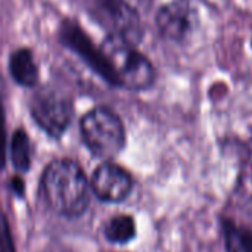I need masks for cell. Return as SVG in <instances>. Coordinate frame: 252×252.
I'll list each match as a JSON object with an SVG mask.
<instances>
[{"label":"cell","mask_w":252,"mask_h":252,"mask_svg":"<svg viewBox=\"0 0 252 252\" xmlns=\"http://www.w3.org/2000/svg\"><path fill=\"white\" fill-rule=\"evenodd\" d=\"M10 75L13 80L25 87H34L38 81V71L34 56L28 49H19L10 56Z\"/></svg>","instance_id":"obj_9"},{"label":"cell","mask_w":252,"mask_h":252,"mask_svg":"<svg viewBox=\"0 0 252 252\" xmlns=\"http://www.w3.org/2000/svg\"><path fill=\"white\" fill-rule=\"evenodd\" d=\"M136 235V224L130 216H117L105 227V236L114 244H126Z\"/></svg>","instance_id":"obj_10"},{"label":"cell","mask_w":252,"mask_h":252,"mask_svg":"<svg viewBox=\"0 0 252 252\" xmlns=\"http://www.w3.org/2000/svg\"><path fill=\"white\" fill-rule=\"evenodd\" d=\"M87 7L109 35L133 44L142 38V21L131 0H87Z\"/></svg>","instance_id":"obj_4"},{"label":"cell","mask_w":252,"mask_h":252,"mask_svg":"<svg viewBox=\"0 0 252 252\" xmlns=\"http://www.w3.org/2000/svg\"><path fill=\"white\" fill-rule=\"evenodd\" d=\"M61 40L65 46L72 49L77 55H80L86 61V63L90 68H93L103 80L115 86V77L105 53L102 52V49H97L92 43L87 34L75 22L72 21L63 22L61 28Z\"/></svg>","instance_id":"obj_6"},{"label":"cell","mask_w":252,"mask_h":252,"mask_svg":"<svg viewBox=\"0 0 252 252\" xmlns=\"http://www.w3.org/2000/svg\"><path fill=\"white\" fill-rule=\"evenodd\" d=\"M131 186L133 183L128 173L112 162L99 165L92 180V188L96 196L106 202H120L126 199Z\"/></svg>","instance_id":"obj_8"},{"label":"cell","mask_w":252,"mask_h":252,"mask_svg":"<svg viewBox=\"0 0 252 252\" xmlns=\"http://www.w3.org/2000/svg\"><path fill=\"white\" fill-rule=\"evenodd\" d=\"M224 233L229 252H252V227L227 223Z\"/></svg>","instance_id":"obj_11"},{"label":"cell","mask_w":252,"mask_h":252,"mask_svg":"<svg viewBox=\"0 0 252 252\" xmlns=\"http://www.w3.org/2000/svg\"><path fill=\"white\" fill-rule=\"evenodd\" d=\"M41 188L49 205L62 216H78L89 204V182L80 165L71 159H58L49 164L41 179Z\"/></svg>","instance_id":"obj_1"},{"label":"cell","mask_w":252,"mask_h":252,"mask_svg":"<svg viewBox=\"0 0 252 252\" xmlns=\"http://www.w3.org/2000/svg\"><path fill=\"white\" fill-rule=\"evenodd\" d=\"M250 168H251V179H252V148H251V155H250Z\"/></svg>","instance_id":"obj_13"},{"label":"cell","mask_w":252,"mask_h":252,"mask_svg":"<svg viewBox=\"0 0 252 252\" xmlns=\"http://www.w3.org/2000/svg\"><path fill=\"white\" fill-rule=\"evenodd\" d=\"M30 108L35 123L53 137H59L66 130L72 115L69 97L53 87L37 90Z\"/></svg>","instance_id":"obj_5"},{"label":"cell","mask_w":252,"mask_h":252,"mask_svg":"<svg viewBox=\"0 0 252 252\" xmlns=\"http://www.w3.org/2000/svg\"><path fill=\"white\" fill-rule=\"evenodd\" d=\"M81 134L89 149L105 159L118 155L126 142L121 120L106 108H94L83 117Z\"/></svg>","instance_id":"obj_3"},{"label":"cell","mask_w":252,"mask_h":252,"mask_svg":"<svg viewBox=\"0 0 252 252\" xmlns=\"http://www.w3.org/2000/svg\"><path fill=\"white\" fill-rule=\"evenodd\" d=\"M198 13L189 0H173L162 6L157 15V25L162 37L183 41L195 28Z\"/></svg>","instance_id":"obj_7"},{"label":"cell","mask_w":252,"mask_h":252,"mask_svg":"<svg viewBox=\"0 0 252 252\" xmlns=\"http://www.w3.org/2000/svg\"><path fill=\"white\" fill-rule=\"evenodd\" d=\"M10 155L18 170H27L31 162V145L25 131L18 130L12 137Z\"/></svg>","instance_id":"obj_12"},{"label":"cell","mask_w":252,"mask_h":252,"mask_svg":"<svg viewBox=\"0 0 252 252\" xmlns=\"http://www.w3.org/2000/svg\"><path fill=\"white\" fill-rule=\"evenodd\" d=\"M102 52L114 72L115 86L128 90H145L152 86L155 69L133 43L115 35H108L102 46Z\"/></svg>","instance_id":"obj_2"}]
</instances>
